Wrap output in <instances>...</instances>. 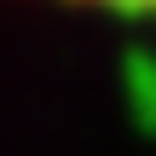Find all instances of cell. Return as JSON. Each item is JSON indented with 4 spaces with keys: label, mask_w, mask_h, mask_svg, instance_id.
<instances>
[{
    "label": "cell",
    "mask_w": 156,
    "mask_h": 156,
    "mask_svg": "<svg viewBox=\"0 0 156 156\" xmlns=\"http://www.w3.org/2000/svg\"><path fill=\"white\" fill-rule=\"evenodd\" d=\"M64 6H93V12H122V17H156V0H64Z\"/></svg>",
    "instance_id": "1"
}]
</instances>
